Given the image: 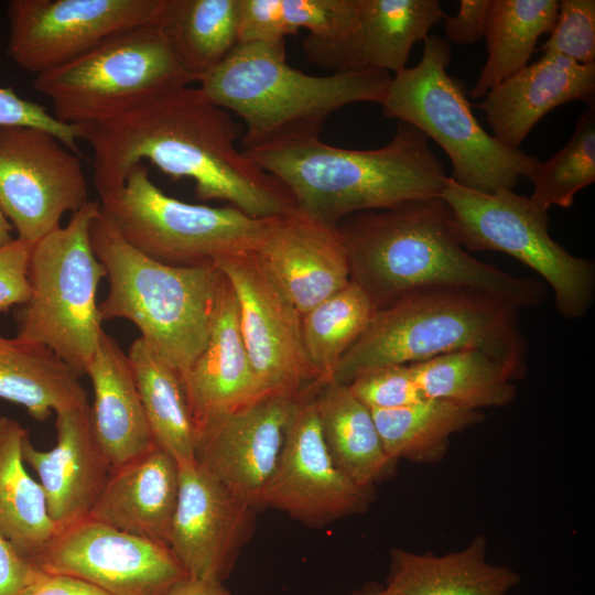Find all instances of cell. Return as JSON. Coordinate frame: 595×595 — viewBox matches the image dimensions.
Masks as SVG:
<instances>
[{"instance_id":"836d02e7","label":"cell","mask_w":595,"mask_h":595,"mask_svg":"<svg viewBox=\"0 0 595 595\" xmlns=\"http://www.w3.org/2000/svg\"><path fill=\"white\" fill-rule=\"evenodd\" d=\"M410 367L425 399L482 411L509 405L517 394L508 370L476 349L440 355Z\"/></svg>"},{"instance_id":"f35d334b","label":"cell","mask_w":595,"mask_h":595,"mask_svg":"<svg viewBox=\"0 0 595 595\" xmlns=\"http://www.w3.org/2000/svg\"><path fill=\"white\" fill-rule=\"evenodd\" d=\"M370 410L397 409L424 400L410 365H389L364 370L347 383Z\"/></svg>"},{"instance_id":"e0dca14e","label":"cell","mask_w":595,"mask_h":595,"mask_svg":"<svg viewBox=\"0 0 595 595\" xmlns=\"http://www.w3.org/2000/svg\"><path fill=\"white\" fill-rule=\"evenodd\" d=\"M178 466V497L167 545L190 577L224 583L252 536L257 510L196 459Z\"/></svg>"},{"instance_id":"60d3db41","label":"cell","mask_w":595,"mask_h":595,"mask_svg":"<svg viewBox=\"0 0 595 595\" xmlns=\"http://www.w3.org/2000/svg\"><path fill=\"white\" fill-rule=\"evenodd\" d=\"M32 245L15 237L0 249V312L23 304L29 296L26 272Z\"/></svg>"},{"instance_id":"30bf717a","label":"cell","mask_w":595,"mask_h":595,"mask_svg":"<svg viewBox=\"0 0 595 595\" xmlns=\"http://www.w3.org/2000/svg\"><path fill=\"white\" fill-rule=\"evenodd\" d=\"M99 203L102 215L133 248L174 267L216 266L221 258L252 251L272 218L169 196L144 163L132 167L123 186Z\"/></svg>"},{"instance_id":"e575fe53","label":"cell","mask_w":595,"mask_h":595,"mask_svg":"<svg viewBox=\"0 0 595 595\" xmlns=\"http://www.w3.org/2000/svg\"><path fill=\"white\" fill-rule=\"evenodd\" d=\"M375 304L354 281L302 315V336L310 364L322 385L368 327Z\"/></svg>"},{"instance_id":"5b68a950","label":"cell","mask_w":595,"mask_h":595,"mask_svg":"<svg viewBox=\"0 0 595 595\" xmlns=\"http://www.w3.org/2000/svg\"><path fill=\"white\" fill-rule=\"evenodd\" d=\"M392 75L376 69L311 75L286 63L285 42L238 43L198 87L245 123L241 150L320 138L327 118L355 102L381 104Z\"/></svg>"},{"instance_id":"5bb4252c","label":"cell","mask_w":595,"mask_h":595,"mask_svg":"<svg viewBox=\"0 0 595 595\" xmlns=\"http://www.w3.org/2000/svg\"><path fill=\"white\" fill-rule=\"evenodd\" d=\"M88 201L78 154L37 128L0 129V205L18 239L36 242Z\"/></svg>"},{"instance_id":"603a6c76","label":"cell","mask_w":595,"mask_h":595,"mask_svg":"<svg viewBox=\"0 0 595 595\" xmlns=\"http://www.w3.org/2000/svg\"><path fill=\"white\" fill-rule=\"evenodd\" d=\"M574 100L594 107L595 63L578 64L564 56L543 54L490 89L478 107L493 136L505 147L519 150L543 116Z\"/></svg>"},{"instance_id":"d590c367","label":"cell","mask_w":595,"mask_h":595,"mask_svg":"<svg viewBox=\"0 0 595 595\" xmlns=\"http://www.w3.org/2000/svg\"><path fill=\"white\" fill-rule=\"evenodd\" d=\"M530 198L544 209L569 208L577 192L595 182V111H585L570 141L552 158L540 162L529 178Z\"/></svg>"},{"instance_id":"7402d4cb","label":"cell","mask_w":595,"mask_h":595,"mask_svg":"<svg viewBox=\"0 0 595 595\" xmlns=\"http://www.w3.org/2000/svg\"><path fill=\"white\" fill-rule=\"evenodd\" d=\"M182 383L195 430L268 397L253 374L240 331L236 294L224 274L207 344Z\"/></svg>"},{"instance_id":"f1b7e54d","label":"cell","mask_w":595,"mask_h":595,"mask_svg":"<svg viewBox=\"0 0 595 595\" xmlns=\"http://www.w3.org/2000/svg\"><path fill=\"white\" fill-rule=\"evenodd\" d=\"M29 431L0 414V534L32 564L58 534L42 486L25 468L23 442Z\"/></svg>"},{"instance_id":"44dd1931","label":"cell","mask_w":595,"mask_h":595,"mask_svg":"<svg viewBox=\"0 0 595 595\" xmlns=\"http://www.w3.org/2000/svg\"><path fill=\"white\" fill-rule=\"evenodd\" d=\"M56 444L36 448L30 435L22 456L40 478L47 511L58 532L88 518L111 472L90 422V405L56 412Z\"/></svg>"},{"instance_id":"9a60e30c","label":"cell","mask_w":595,"mask_h":595,"mask_svg":"<svg viewBox=\"0 0 595 595\" xmlns=\"http://www.w3.org/2000/svg\"><path fill=\"white\" fill-rule=\"evenodd\" d=\"M316 391L294 402L261 507L277 509L318 528L366 512L374 501L375 489L357 485L332 459L314 402Z\"/></svg>"},{"instance_id":"8992f818","label":"cell","mask_w":595,"mask_h":595,"mask_svg":"<svg viewBox=\"0 0 595 595\" xmlns=\"http://www.w3.org/2000/svg\"><path fill=\"white\" fill-rule=\"evenodd\" d=\"M90 242L106 269L102 321L125 318L180 375L204 350L223 273L216 266L174 267L133 248L99 210Z\"/></svg>"},{"instance_id":"ee69618b","label":"cell","mask_w":595,"mask_h":595,"mask_svg":"<svg viewBox=\"0 0 595 595\" xmlns=\"http://www.w3.org/2000/svg\"><path fill=\"white\" fill-rule=\"evenodd\" d=\"M32 571L33 565L0 534V595H18Z\"/></svg>"},{"instance_id":"7dc6e473","label":"cell","mask_w":595,"mask_h":595,"mask_svg":"<svg viewBox=\"0 0 595 595\" xmlns=\"http://www.w3.org/2000/svg\"><path fill=\"white\" fill-rule=\"evenodd\" d=\"M353 595H386L383 585L375 582H368L364 584L359 589L355 591Z\"/></svg>"},{"instance_id":"ba28073f","label":"cell","mask_w":595,"mask_h":595,"mask_svg":"<svg viewBox=\"0 0 595 595\" xmlns=\"http://www.w3.org/2000/svg\"><path fill=\"white\" fill-rule=\"evenodd\" d=\"M99 210V201L89 199L65 227L32 245L29 296L13 315L18 337L48 347L80 377L104 332L96 299L106 269L89 235Z\"/></svg>"},{"instance_id":"8d00e7d4","label":"cell","mask_w":595,"mask_h":595,"mask_svg":"<svg viewBox=\"0 0 595 595\" xmlns=\"http://www.w3.org/2000/svg\"><path fill=\"white\" fill-rule=\"evenodd\" d=\"M358 6V0H277L281 35L306 30L320 40L346 37L356 29Z\"/></svg>"},{"instance_id":"7bdbcfd3","label":"cell","mask_w":595,"mask_h":595,"mask_svg":"<svg viewBox=\"0 0 595 595\" xmlns=\"http://www.w3.org/2000/svg\"><path fill=\"white\" fill-rule=\"evenodd\" d=\"M18 595H110L78 577L44 572L33 566Z\"/></svg>"},{"instance_id":"ffe728a7","label":"cell","mask_w":595,"mask_h":595,"mask_svg":"<svg viewBox=\"0 0 595 595\" xmlns=\"http://www.w3.org/2000/svg\"><path fill=\"white\" fill-rule=\"evenodd\" d=\"M355 31L337 40L307 36L306 58L333 73L376 69L398 73L405 68L414 43L446 15L437 0H358Z\"/></svg>"},{"instance_id":"ab89813d","label":"cell","mask_w":595,"mask_h":595,"mask_svg":"<svg viewBox=\"0 0 595 595\" xmlns=\"http://www.w3.org/2000/svg\"><path fill=\"white\" fill-rule=\"evenodd\" d=\"M31 127L55 136L67 149L79 154L82 128L64 123L37 102L22 98L11 87H0V129Z\"/></svg>"},{"instance_id":"52a82bcc","label":"cell","mask_w":595,"mask_h":595,"mask_svg":"<svg viewBox=\"0 0 595 595\" xmlns=\"http://www.w3.org/2000/svg\"><path fill=\"white\" fill-rule=\"evenodd\" d=\"M451 61L448 41L429 35L420 62L392 75L382 113L434 140L451 160L450 177L457 184L482 193L513 190L540 161L505 147L483 128L463 83L447 73Z\"/></svg>"},{"instance_id":"4dcf8cb0","label":"cell","mask_w":595,"mask_h":595,"mask_svg":"<svg viewBox=\"0 0 595 595\" xmlns=\"http://www.w3.org/2000/svg\"><path fill=\"white\" fill-rule=\"evenodd\" d=\"M558 9L556 0H491L484 36L488 55L473 98H484L528 65L541 35L552 31Z\"/></svg>"},{"instance_id":"83f0119b","label":"cell","mask_w":595,"mask_h":595,"mask_svg":"<svg viewBox=\"0 0 595 595\" xmlns=\"http://www.w3.org/2000/svg\"><path fill=\"white\" fill-rule=\"evenodd\" d=\"M79 377L48 347L0 335V399L24 407L34 420L88 405Z\"/></svg>"},{"instance_id":"3957f363","label":"cell","mask_w":595,"mask_h":595,"mask_svg":"<svg viewBox=\"0 0 595 595\" xmlns=\"http://www.w3.org/2000/svg\"><path fill=\"white\" fill-rule=\"evenodd\" d=\"M244 152L288 188L296 209L329 226L358 213L441 197L448 181L426 136L400 121L390 142L378 149L305 138Z\"/></svg>"},{"instance_id":"d6986e66","label":"cell","mask_w":595,"mask_h":595,"mask_svg":"<svg viewBox=\"0 0 595 595\" xmlns=\"http://www.w3.org/2000/svg\"><path fill=\"white\" fill-rule=\"evenodd\" d=\"M252 252L301 315L351 280L338 227L296 208L272 217Z\"/></svg>"},{"instance_id":"d4e9b609","label":"cell","mask_w":595,"mask_h":595,"mask_svg":"<svg viewBox=\"0 0 595 595\" xmlns=\"http://www.w3.org/2000/svg\"><path fill=\"white\" fill-rule=\"evenodd\" d=\"M85 375L94 389L93 432L111 468L152 448L155 443L128 355L105 331Z\"/></svg>"},{"instance_id":"8fae6325","label":"cell","mask_w":595,"mask_h":595,"mask_svg":"<svg viewBox=\"0 0 595 595\" xmlns=\"http://www.w3.org/2000/svg\"><path fill=\"white\" fill-rule=\"evenodd\" d=\"M467 251H499L537 272L566 320L585 316L595 300V263L570 253L550 235L548 210L510 188L482 193L448 176L441 195Z\"/></svg>"},{"instance_id":"ac0fdd59","label":"cell","mask_w":595,"mask_h":595,"mask_svg":"<svg viewBox=\"0 0 595 595\" xmlns=\"http://www.w3.org/2000/svg\"><path fill=\"white\" fill-rule=\"evenodd\" d=\"M295 400L268 396L195 430V459L235 496L261 510Z\"/></svg>"},{"instance_id":"f6af8a7d","label":"cell","mask_w":595,"mask_h":595,"mask_svg":"<svg viewBox=\"0 0 595 595\" xmlns=\"http://www.w3.org/2000/svg\"><path fill=\"white\" fill-rule=\"evenodd\" d=\"M166 595H231L224 583L187 577Z\"/></svg>"},{"instance_id":"484cf974","label":"cell","mask_w":595,"mask_h":595,"mask_svg":"<svg viewBox=\"0 0 595 595\" xmlns=\"http://www.w3.org/2000/svg\"><path fill=\"white\" fill-rule=\"evenodd\" d=\"M520 583L519 574L488 559L484 536L444 554L390 550L386 595H507Z\"/></svg>"},{"instance_id":"7a4b0ae2","label":"cell","mask_w":595,"mask_h":595,"mask_svg":"<svg viewBox=\"0 0 595 595\" xmlns=\"http://www.w3.org/2000/svg\"><path fill=\"white\" fill-rule=\"evenodd\" d=\"M350 279L376 309L430 286L470 288L499 295L519 310L540 305L548 290L476 259L456 237L442 197L358 213L337 225Z\"/></svg>"},{"instance_id":"f546056e","label":"cell","mask_w":595,"mask_h":595,"mask_svg":"<svg viewBox=\"0 0 595 595\" xmlns=\"http://www.w3.org/2000/svg\"><path fill=\"white\" fill-rule=\"evenodd\" d=\"M156 23L198 83L238 44V0H164Z\"/></svg>"},{"instance_id":"9c48e42d","label":"cell","mask_w":595,"mask_h":595,"mask_svg":"<svg viewBox=\"0 0 595 595\" xmlns=\"http://www.w3.org/2000/svg\"><path fill=\"white\" fill-rule=\"evenodd\" d=\"M194 78L158 23L120 33L78 58L34 76L56 119L91 125L117 116Z\"/></svg>"},{"instance_id":"7c38bea8","label":"cell","mask_w":595,"mask_h":595,"mask_svg":"<svg viewBox=\"0 0 595 595\" xmlns=\"http://www.w3.org/2000/svg\"><path fill=\"white\" fill-rule=\"evenodd\" d=\"M236 294L242 339L264 396L298 400L323 386L309 361L302 315L252 251L216 262Z\"/></svg>"},{"instance_id":"2e32d148","label":"cell","mask_w":595,"mask_h":595,"mask_svg":"<svg viewBox=\"0 0 595 595\" xmlns=\"http://www.w3.org/2000/svg\"><path fill=\"white\" fill-rule=\"evenodd\" d=\"M32 565L110 595H166L188 577L169 545L91 518L60 531Z\"/></svg>"},{"instance_id":"4316f807","label":"cell","mask_w":595,"mask_h":595,"mask_svg":"<svg viewBox=\"0 0 595 595\" xmlns=\"http://www.w3.org/2000/svg\"><path fill=\"white\" fill-rule=\"evenodd\" d=\"M322 435L336 466L365 488L394 474L398 462L386 453L371 410L336 380L314 394Z\"/></svg>"},{"instance_id":"74e56055","label":"cell","mask_w":595,"mask_h":595,"mask_svg":"<svg viewBox=\"0 0 595 595\" xmlns=\"http://www.w3.org/2000/svg\"><path fill=\"white\" fill-rule=\"evenodd\" d=\"M541 51L578 64L595 63V1H559L555 24Z\"/></svg>"},{"instance_id":"bcb514c9","label":"cell","mask_w":595,"mask_h":595,"mask_svg":"<svg viewBox=\"0 0 595 595\" xmlns=\"http://www.w3.org/2000/svg\"><path fill=\"white\" fill-rule=\"evenodd\" d=\"M13 226L0 205V249L10 245L15 238L11 235Z\"/></svg>"},{"instance_id":"277c9868","label":"cell","mask_w":595,"mask_h":595,"mask_svg":"<svg viewBox=\"0 0 595 595\" xmlns=\"http://www.w3.org/2000/svg\"><path fill=\"white\" fill-rule=\"evenodd\" d=\"M476 349L504 366L513 380L528 369V342L519 309L499 295L459 286H430L378 309L340 359L334 379L349 381L380 366L410 365Z\"/></svg>"},{"instance_id":"d6a6232c","label":"cell","mask_w":595,"mask_h":595,"mask_svg":"<svg viewBox=\"0 0 595 595\" xmlns=\"http://www.w3.org/2000/svg\"><path fill=\"white\" fill-rule=\"evenodd\" d=\"M371 413L389 457L420 464L442 461L452 436L485 418L482 411L434 399L397 409L371 410Z\"/></svg>"},{"instance_id":"4fadbf2b","label":"cell","mask_w":595,"mask_h":595,"mask_svg":"<svg viewBox=\"0 0 595 595\" xmlns=\"http://www.w3.org/2000/svg\"><path fill=\"white\" fill-rule=\"evenodd\" d=\"M164 0H11L8 54L34 76L128 30L156 23Z\"/></svg>"},{"instance_id":"cb8c5ba5","label":"cell","mask_w":595,"mask_h":595,"mask_svg":"<svg viewBox=\"0 0 595 595\" xmlns=\"http://www.w3.org/2000/svg\"><path fill=\"white\" fill-rule=\"evenodd\" d=\"M178 487V462L154 445L111 469L88 518L167 545Z\"/></svg>"},{"instance_id":"b9f144b4","label":"cell","mask_w":595,"mask_h":595,"mask_svg":"<svg viewBox=\"0 0 595 595\" xmlns=\"http://www.w3.org/2000/svg\"><path fill=\"white\" fill-rule=\"evenodd\" d=\"M491 0H461L456 15L445 17L444 31L448 41L473 44L485 36Z\"/></svg>"},{"instance_id":"1f68e13d","label":"cell","mask_w":595,"mask_h":595,"mask_svg":"<svg viewBox=\"0 0 595 595\" xmlns=\"http://www.w3.org/2000/svg\"><path fill=\"white\" fill-rule=\"evenodd\" d=\"M127 355L155 445L178 463L195 461V428L178 372L141 336Z\"/></svg>"},{"instance_id":"6da1fadb","label":"cell","mask_w":595,"mask_h":595,"mask_svg":"<svg viewBox=\"0 0 595 595\" xmlns=\"http://www.w3.org/2000/svg\"><path fill=\"white\" fill-rule=\"evenodd\" d=\"M99 201L115 195L148 161L173 180L190 178L199 199L226 202L253 218L296 208L288 188L236 145L231 113L191 85L164 90L117 116L84 125Z\"/></svg>"}]
</instances>
